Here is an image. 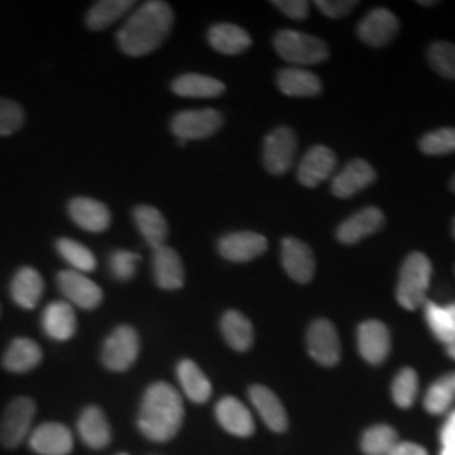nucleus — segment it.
<instances>
[{
	"label": "nucleus",
	"instance_id": "a19ab883",
	"mask_svg": "<svg viewBox=\"0 0 455 455\" xmlns=\"http://www.w3.org/2000/svg\"><path fill=\"white\" fill-rule=\"evenodd\" d=\"M24 118V108L17 101L0 98V137H7L20 131Z\"/></svg>",
	"mask_w": 455,
	"mask_h": 455
},
{
	"label": "nucleus",
	"instance_id": "7c9ffc66",
	"mask_svg": "<svg viewBox=\"0 0 455 455\" xmlns=\"http://www.w3.org/2000/svg\"><path fill=\"white\" fill-rule=\"evenodd\" d=\"M171 88L176 95L184 98H218L227 92L225 83L199 73L180 75L172 82Z\"/></svg>",
	"mask_w": 455,
	"mask_h": 455
},
{
	"label": "nucleus",
	"instance_id": "6ab92c4d",
	"mask_svg": "<svg viewBox=\"0 0 455 455\" xmlns=\"http://www.w3.org/2000/svg\"><path fill=\"white\" fill-rule=\"evenodd\" d=\"M376 180L373 167L363 159H355L344 165L341 172L332 180L331 191L336 197L347 199L351 196L358 195L359 191L366 189Z\"/></svg>",
	"mask_w": 455,
	"mask_h": 455
},
{
	"label": "nucleus",
	"instance_id": "f3484780",
	"mask_svg": "<svg viewBox=\"0 0 455 455\" xmlns=\"http://www.w3.org/2000/svg\"><path fill=\"white\" fill-rule=\"evenodd\" d=\"M152 267H154L156 283L163 291H178L180 287H184V282H186L184 263L174 248L164 244L161 248L154 250Z\"/></svg>",
	"mask_w": 455,
	"mask_h": 455
},
{
	"label": "nucleus",
	"instance_id": "de8ad7c7",
	"mask_svg": "<svg viewBox=\"0 0 455 455\" xmlns=\"http://www.w3.org/2000/svg\"><path fill=\"white\" fill-rule=\"evenodd\" d=\"M419 4H420V5H427V7H432V5H437L439 2H437V0H428V2H423V0H419Z\"/></svg>",
	"mask_w": 455,
	"mask_h": 455
},
{
	"label": "nucleus",
	"instance_id": "f704fd0d",
	"mask_svg": "<svg viewBox=\"0 0 455 455\" xmlns=\"http://www.w3.org/2000/svg\"><path fill=\"white\" fill-rule=\"evenodd\" d=\"M56 250L60 257L71 265V270L84 274V272H93L97 268V259L93 251L76 240L60 238L56 242Z\"/></svg>",
	"mask_w": 455,
	"mask_h": 455
},
{
	"label": "nucleus",
	"instance_id": "79ce46f5",
	"mask_svg": "<svg viewBox=\"0 0 455 455\" xmlns=\"http://www.w3.org/2000/svg\"><path fill=\"white\" fill-rule=\"evenodd\" d=\"M139 261H140V255L135 251L115 250L114 253L110 255V272L115 278L127 282L135 275Z\"/></svg>",
	"mask_w": 455,
	"mask_h": 455
},
{
	"label": "nucleus",
	"instance_id": "473e14b6",
	"mask_svg": "<svg viewBox=\"0 0 455 455\" xmlns=\"http://www.w3.org/2000/svg\"><path fill=\"white\" fill-rule=\"evenodd\" d=\"M427 324L440 342L451 346L455 344V302L449 306H439L435 302H425Z\"/></svg>",
	"mask_w": 455,
	"mask_h": 455
},
{
	"label": "nucleus",
	"instance_id": "412c9836",
	"mask_svg": "<svg viewBox=\"0 0 455 455\" xmlns=\"http://www.w3.org/2000/svg\"><path fill=\"white\" fill-rule=\"evenodd\" d=\"M385 225V214L378 208H364L361 212L353 214L346 221H342L336 236L344 244H355L363 238L374 235Z\"/></svg>",
	"mask_w": 455,
	"mask_h": 455
},
{
	"label": "nucleus",
	"instance_id": "8fccbe9b",
	"mask_svg": "<svg viewBox=\"0 0 455 455\" xmlns=\"http://www.w3.org/2000/svg\"><path fill=\"white\" fill-rule=\"evenodd\" d=\"M440 455H455V449H443V447H442Z\"/></svg>",
	"mask_w": 455,
	"mask_h": 455
},
{
	"label": "nucleus",
	"instance_id": "9b49d317",
	"mask_svg": "<svg viewBox=\"0 0 455 455\" xmlns=\"http://www.w3.org/2000/svg\"><path fill=\"white\" fill-rule=\"evenodd\" d=\"M268 248L267 238L253 231H236L220 238L218 251L228 261L246 263L261 257Z\"/></svg>",
	"mask_w": 455,
	"mask_h": 455
},
{
	"label": "nucleus",
	"instance_id": "9d476101",
	"mask_svg": "<svg viewBox=\"0 0 455 455\" xmlns=\"http://www.w3.org/2000/svg\"><path fill=\"white\" fill-rule=\"evenodd\" d=\"M307 349L314 361L323 366H336L341 359V342L334 324L327 319H315L307 331Z\"/></svg>",
	"mask_w": 455,
	"mask_h": 455
},
{
	"label": "nucleus",
	"instance_id": "20e7f679",
	"mask_svg": "<svg viewBox=\"0 0 455 455\" xmlns=\"http://www.w3.org/2000/svg\"><path fill=\"white\" fill-rule=\"evenodd\" d=\"M276 54L295 68L319 65L327 60L329 49L323 39L292 29L278 31L274 37Z\"/></svg>",
	"mask_w": 455,
	"mask_h": 455
},
{
	"label": "nucleus",
	"instance_id": "cd10ccee",
	"mask_svg": "<svg viewBox=\"0 0 455 455\" xmlns=\"http://www.w3.org/2000/svg\"><path fill=\"white\" fill-rule=\"evenodd\" d=\"M176 373L180 388L193 403H206L212 398V381L193 359H180Z\"/></svg>",
	"mask_w": 455,
	"mask_h": 455
},
{
	"label": "nucleus",
	"instance_id": "423d86ee",
	"mask_svg": "<svg viewBox=\"0 0 455 455\" xmlns=\"http://www.w3.org/2000/svg\"><path fill=\"white\" fill-rule=\"evenodd\" d=\"M140 353V338L132 325H118L105 339L101 363L107 370L122 373L133 366Z\"/></svg>",
	"mask_w": 455,
	"mask_h": 455
},
{
	"label": "nucleus",
	"instance_id": "58836bf2",
	"mask_svg": "<svg viewBox=\"0 0 455 455\" xmlns=\"http://www.w3.org/2000/svg\"><path fill=\"white\" fill-rule=\"evenodd\" d=\"M428 63L440 76L455 80V44L439 41L428 48Z\"/></svg>",
	"mask_w": 455,
	"mask_h": 455
},
{
	"label": "nucleus",
	"instance_id": "2f4dec72",
	"mask_svg": "<svg viewBox=\"0 0 455 455\" xmlns=\"http://www.w3.org/2000/svg\"><path fill=\"white\" fill-rule=\"evenodd\" d=\"M221 334L228 346L238 353H244L253 346L255 332L248 317L238 310H227L221 317Z\"/></svg>",
	"mask_w": 455,
	"mask_h": 455
},
{
	"label": "nucleus",
	"instance_id": "ddd939ff",
	"mask_svg": "<svg viewBox=\"0 0 455 455\" xmlns=\"http://www.w3.org/2000/svg\"><path fill=\"white\" fill-rule=\"evenodd\" d=\"M68 212L76 227L90 233H103L112 223V212L108 206L93 197H73L68 204Z\"/></svg>",
	"mask_w": 455,
	"mask_h": 455
},
{
	"label": "nucleus",
	"instance_id": "4468645a",
	"mask_svg": "<svg viewBox=\"0 0 455 455\" xmlns=\"http://www.w3.org/2000/svg\"><path fill=\"white\" fill-rule=\"evenodd\" d=\"M280 257L287 275L299 283H309L315 274V259L309 244L287 236L282 242Z\"/></svg>",
	"mask_w": 455,
	"mask_h": 455
},
{
	"label": "nucleus",
	"instance_id": "a211bd4d",
	"mask_svg": "<svg viewBox=\"0 0 455 455\" xmlns=\"http://www.w3.org/2000/svg\"><path fill=\"white\" fill-rule=\"evenodd\" d=\"M358 351L370 364L383 363L390 353L388 327L379 321H366L359 325Z\"/></svg>",
	"mask_w": 455,
	"mask_h": 455
},
{
	"label": "nucleus",
	"instance_id": "393cba45",
	"mask_svg": "<svg viewBox=\"0 0 455 455\" xmlns=\"http://www.w3.org/2000/svg\"><path fill=\"white\" fill-rule=\"evenodd\" d=\"M43 361V349L29 338H17L9 344L2 366L11 373L24 374L36 370Z\"/></svg>",
	"mask_w": 455,
	"mask_h": 455
},
{
	"label": "nucleus",
	"instance_id": "f03ea898",
	"mask_svg": "<svg viewBox=\"0 0 455 455\" xmlns=\"http://www.w3.org/2000/svg\"><path fill=\"white\" fill-rule=\"evenodd\" d=\"M184 422V403L172 385L152 383L142 398L137 425L142 435L154 442L174 439Z\"/></svg>",
	"mask_w": 455,
	"mask_h": 455
},
{
	"label": "nucleus",
	"instance_id": "4be33fe9",
	"mask_svg": "<svg viewBox=\"0 0 455 455\" xmlns=\"http://www.w3.org/2000/svg\"><path fill=\"white\" fill-rule=\"evenodd\" d=\"M43 329L54 341H69L76 334V314L66 300L51 302L43 312Z\"/></svg>",
	"mask_w": 455,
	"mask_h": 455
},
{
	"label": "nucleus",
	"instance_id": "864d4df0",
	"mask_svg": "<svg viewBox=\"0 0 455 455\" xmlns=\"http://www.w3.org/2000/svg\"><path fill=\"white\" fill-rule=\"evenodd\" d=\"M118 455H129V454H124V452H122V454H118Z\"/></svg>",
	"mask_w": 455,
	"mask_h": 455
},
{
	"label": "nucleus",
	"instance_id": "2eb2a0df",
	"mask_svg": "<svg viewBox=\"0 0 455 455\" xmlns=\"http://www.w3.org/2000/svg\"><path fill=\"white\" fill-rule=\"evenodd\" d=\"M398 31V19L383 7L370 11L358 24V37L371 48H381L388 44Z\"/></svg>",
	"mask_w": 455,
	"mask_h": 455
},
{
	"label": "nucleus",
	"instance_id": "a878e982",
	"mask_svg": "<svg viewBox=\"0 0 455 455\" xmlns=\"http://www.w3.org/2000/svg\"><path fill=\"white\" fill-rule=\"evenodd\" d=\"M44 292V280L33 267H22L11 282V297L22 309L31 310L39 304Z\"/></svg>",
	"mask_w": 455,
	"mask_h": 455
},
{
	"label": "nucleus",
	"instance_id": "b1692460",
	"mask_svg": "<svg viewBox=\"0 0 455 455\" xmlns=\"http://www.w3.org/2000/svg\"><path fill=\"white\" fill-rule=\"evenodd\" d=\"M248 396L253 407L257 408V411L260 413L261 420L267 423L270 430L274 432L287 430V425H289L287 411L274 391L263 385H253L248 390Z\"/></svg>",
	"mask_w": 455,
	"mask_h": 455
},
{
	"label": "nucleus",
	"instance_id": "a18cd8bd",
	"mask_svg": "<svg viewBox=\"0 0 455 455\" xmlns=\"http://www.w3.org/2000/svg\"><path fill=\"white\" fill-rule=\"evenodd\" d=\"M440 442L443 449H455V411H452L443 423V428L440 432Z\"/></svg>",
	"mask_w": 455,
	"mask_h": 455
},
{
	"label": "nucleus",
	"instance_id": "e433bc0d",
	"mask_svg": "<svg viewBox=\"0 0 455 455\" xmlns=\"http://www.w3.org/2000/svg\"><path fill=\"white\" fill-rule=\"evenodd\" d=\"M398 445V435L390 425H374L361 440V447L368 455H388Z\"/></svg>",
	"mask_w": 455,
	"mask_h": 455
},
{
	"label": "nucleus",
	"instance_id": "4c0bfd02",
	"mask_svg": "<svg viewBox=\"0 0 455 455\" xmlns=\"http://www.w3.org/2000/svg\"><path fill=\"white\" fill-rule=\"evenodd\" d=\"M419 393V376L411 368H405L395 376L391 385V395L398 407L408 408L413 405Z\"/></svg>",
	"mask_w": 455,
	"mask_h": 455
},
{
	"label": "nucleus",
	"instance_id": "5701e85b",
	"mask_svg": "<svg viewBox=\"0 0 455 455\" xmlns=\"http://www.w3.org/2000/svg\"><path fill=\"white\" fill-rule=\"evenodd\" d=\"M276 86L287 97H317L323 92V83L317 75L304 68H283L276 73Z\"/></svg>",
	"mask_w": 455,
	"mask_h": 455
},
{
	"label": "nucleus",
	"instance_id": "bb28decb",
	"mask_svg": "<svg viewBox=\"0 0 455 455\" xmlns=\"http://www.w3.org/2000/svg\"><path fill=\"white\" fill-rule=\"evenodd\" d=\"M78 434L83 442L95 449H105L112 442V428L101 408L88 407L78 419Z\"/></svg>",
	"mask_w": 455,
	"mask_h": 455
},
{
	"label": "nucleus",
	"instance_id": "7ed1b4c3",
	"mask_svg": "<svg viewBox=\"0 0 455 455\" xmlns=\"http://www.w3.org/2000/svg\"><path fill=\"white\" fill-rule=\"evenodd\" d=\"M432 276V263L420 253L415 251L408 255L403 261L400 278L396 285V299L402 307L408 310H415L425 304V295L430 285Z\"/></svg>",
	"mask_w": 455,
	"mask_h": 455
},
{
	"label": "nucleus",
	"instance_id": "c03bdc74",
	"mask_svg": "<svg viewBox=\"0 0 455 455\" xmlns=\"http://www.w3.org/2000/svg\"><path fill=\"white\" fill-rule=\"evenodd\" d=\"M272 5H275L282 14L291 17L293 20H304L309 16L310 5L306 0H275L272 2Z\"/></svg>",
	"mask_w": 455,
	"mask_h": 455
},
{
	"label": "nucleus",
	"instance_id": "f257e3e1",
	"mask_svg": "<svg viewBox=\"0 0 455 455\" xmlns=\"http://www.w3.org/2000/svg\"><path fill=\"white\" fill-rule=\"evenodd\" d=\"M174 26V11L163 0H150L133 11L116 34L122 52L140 58L161 48Z\"/></svg>",
	"mask_w": 455,
	"mask_h": 455
},
{
	"label": "nucleus",
	"instance_id": "09e8293b",
	"mask_svg": "<svg viewBox=\"0 0 455 455\" xmlns=\"http://www.w3.org/2000/svg\"><path fill=\"white\" fill-rule=\"evenodd\" d=\"M447 353H449V356H451V358L455 359V344L447 346Z\"/></svg>",
	"mask_w": 455,
	"mask_h": 455
},
{
	"label": "nucleus",
	"instance_id": "dca6fc26",
	"mask_svg": "<svg viewBox=\"0 0 455 455\" xmlns=\"http://www.w3.org/2000/svg\"><path fill=\"white\" fill-rule=\"evenodd\" d=\"M336 154L325 146H314L299 165L297 178L306 188H317L329 180L336 169Z\"/></svg>",
	"mask_w": 455,
	"mask_h": 455
},
{
	"label": "nucleus",
	"instance_id": "3c124183",
	"mask_svg": "<svg viewBox=\"0 0 455 455\" xmlns=\"http://www.w3.org/2000/svg\"><path fill=\"white\" fill-rule=\"evenodd\" d=\"M451 189L455 193V176L452 178V180H451Z\"/></svg>",
	"mask_w": 455,
	"mask_h": 455
},
{
	"label": "nucleus",
	"instance_id": "6e6552de",
	"mask_svg": "<svg viewBox=\"0 0 455 455\" xmlns=\"http://www.w3.org/2000/svg\"><path fill=\"white\" fill-rule=\"evenodd\" d=\"M297 152V137L289 127L270 132L263 142V164L270 174H285L292 167Z\"/></svg>",
	"mask_w": 455,
	"mask_h": 455
},
{
	"label": "nucleus",
	"instance_id": "ea45409f",
	"mask_svg": "<svg viewBox=\"0 0 455 455\" xmlns=\"http://www.w3.org/2000/svg\"><path fill=\"white\" fill-rule=\"evenodd\" d=\"M420 150L427 156H447L455 152V129L443 127L428 132L420 139Z\"/></svg>",
	"mask_w": 455,
	"mask_h": 455
},
{
	"label": "nucleus",
	"instance_id": "c9c22d12",
	"mask_svg": "<svg viewBox=\"0 0 455 455\" xmlns=\"http://www.w3.org/2000/svg\"><path fill=\"white\" fill-rule=\"evenodd\" d=\"M455 400V371L454 373L445 374L439 378L425 395L423 405L425 408L434 413V415H442L449 408L452 407Z\"/></svg>",
	"mask_w": 455,
	"mask_h": 455
},
{
	"label": "nucleus",
	"instance_id": "c756f323",
	"mask_svg": "<svg viewBox=\"0 0 455 455\" xmlns=\"http://www.w3.org/2000/svg\"><path fill=\"white\" fill-rule=\"evenodd\" d=\"M133 221L137 225V229L140 231L142 238L152 250H157L165 244V240L169 236V225L163 212L157 208L146 206V204L137 206L133 210Z\"/></svg>",
	"mask_w": 455,
	"mask_h": 455
},
{
	"label": "nucleus",
	"instance_id": "1a4fd4ad",
	"mask_svg": "<svg viewBox=\"0 0 455 455\" xmlns=\"http://www.w3.org/2000/svg\"><path fill=\"white\" fill-rule=\"evenodd\" d=\"M58 289L65 295L66 302L80 309H97L103 300V292L97 283L76 270H63L56 276Z\"/></svg>",
	"mask_w": 455,
	"mask_h": 455
},
{
	"label": "nucleus",
	"instance_id": "37998d69",
	"mask_svg": "<svg viewBox=\"0 0 455 455\" xmlns=\"http://www.w3.org/2000/svg\"><path fill=\"white\" fill-rule=\"evenodd\" d=\"M358 5L356 0H317L315 7L331 19H341L347 16Z\"/></svg>",
	"mask_w": 455,
	"mask_h": 455
},
{
	"label": "nucleus",
	"instance_id": "49530a36",
	"mask_svg": "<svg viewBox=\"0 0 455 455\" xmlns=\"http://www.w3.org/2000/svg\"><path fill=\"white\" fill-rule=\"evenodd\" d=\"M388 455H428L427 451L411 442H398V445Z\"/></svg>",
	"mask_w": 455,
	"mask_h": 455
},
{
	"label": "nucleus",
	"instance_id": "72a5a7b5",
	"mask_svg": "<svg viewBox=\"0 0 455 455\" xmlns=\"http://www.w3.org/2000/svg\"><path fill=\"white\" fill-rule=\"evenodd\" d=\"M133 5L132 0H100L86 14V26L92 31H103L125 16Z\"/></svg>",
	"mask_w": 455,
	"mask_h": 455
},
{
	"label": "nucleus",
	"instance_id": "603ef678",
	"mask_svg": "<svg viewBox=\"0 0 455 455\" xmlns=\"http://www.w3.org/2000/svg\"><path fill=\"white\" fill-rule=\"evenodd\" d=\"M454 236H455V220H454Z\"/></svg>",
	"mask_w": 455,
	"mask_h": 455
},
{
	"label": "nucleus",
	"instance_id": "aec40b11",
	"mask_svg": "<svg viewBox=\"0 0 455 455\" xmlns=\"http://www.w3.org/2000/svg\"><path fill=\"white\" fill-rule=\"evenodd\" d=\"M214 413H216L218 423L231 435H236V437L253 435V432H255L253 417H251L250 410L244 407L238 398H235V396L221 398L216 403Z\"/></svg>",
	"mask_w": 455,
	"mask_h": 455
},
{
	"label": "nucleus",
	"instance_id": "c85d7f7f",
	"mask_svg": "<svg viewBox=\"0 0 455 455\" xmlns=\"http://www.w3.org/2000/svg\"><path fill=\"white\" fill-rule=\"evenodd\" d=\"M208 43L214 51L227 56H235V54H242L251 46V37L243 28L236 24L220 22L210 28Z\"/></svg>",
	"mask_w": 455,
	"mask_h": 455
},
{
	"label": "nucleus",
	"instance_id": "0eeeda50",
	"mask_svg": "<svg viewBox=\"0 0 455 455\" xmlns=\"http://www.w3.org/2000/svg\"><path fill=\"white\" fill-rule=\"evenodd\" d=\"M223 127V115L214 108L184 110L171 122V131L180 142L203 140L214 135Z\"/></svg>",
	"mask_w": 455,
	"mask_h": 455
},
{
	"label": "nucleus",
	"instance_id": "f8f14e48",
	"mask_svg": "<svg viewBox=\"0 0 455 455\" xmlns=\"http://www.w3.org/2000/svg\"><path fill=\"white\" fill-rule=\"evenodd\" d=\"M29 449L37 455H69L73 451V434L63 423H41L29 439Z\"/></svg>",
	"mask_w": 455,
	"mask_h": 455
},
{
	"label": "nucleus",
	"instance_id": "39448f33",
	"mask_svg": "<svg viewBox=\"0 0 455 455\" xmlns=\"http://www.w3.org/2000/svg\"><path fill=\"white\" fill-rule=\"evenodd\" d=\"M36 402L29 396H17L0 415V445L16 449L29 439L36 419Z\"/></svg>",
	"mask_w": 455,
	"mask_h": 455
}]
</instances>
